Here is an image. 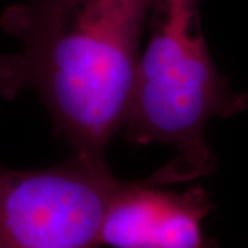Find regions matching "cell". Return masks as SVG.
<instances>
[{
  "mask_svg": "<svg viewBox=\"0 0 248 248\" xmlns=\"http://www.w3.org/2000/svg\"><path fill=\"white\" fill-rule=\"evenodd\" d=\"M152 0H18L0 27L22 42L0 55V97L35 91L73 156L107 161L123 128Z\"/></svg>",
  "mask_w": 248,
  "mask_h": 248,
  "instance_id": "cell-1",
  "label": "cell"
},
{
  "mask_svg": "<svg viewBox=\"0 0 248 248\" xmlns=\"http://www.w3.org/2000/svg\"><path fill=\"white\" fill-rule=\"evenodd\" d=\"M148 45L140 54L124 138L131 145L160 143L171 159L151 177L155 185L211 174L215 157L205 141L213 117H231L248 108L215 68L202 27L199 0H152Z\"/></svg>",
  "mask_w": 248,
  "mask_h": 248,
  "instance_id": "cell-2",
  "label": "cell"
},
{
  "mask_svg": "<svg viewBox=\"0 0 248 248\" xmlns=\"http://www.w3.org/2000/svg\"><path fill=\"white\" fill-rule=\"evenodd\" d=\"M120 181L107 161L75 156L50 169H0V248L101 247Z\"/></svg>",
  "mask_w": 248,
  "mask_h": 248,
  "instance_id": "cell-3",
  "label": "cell"
},
{
  "mask_svg": "<svg viewBox=\"0 0 248 248\" xmlns=\"http://www.w3.org/2000/svg\"><path fill=\"white\" fill-rule=\"evenodd\" d=\"M213 208L202 186L172 192L148 179H122L108 205L99 243L110 248H215L202 229Z\"/></svg>",
  "mask_w": 248,
  "mask_h": 248,
  "instance_id": "cell-4",
  "label": "cell"
}]
</instances>
